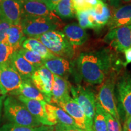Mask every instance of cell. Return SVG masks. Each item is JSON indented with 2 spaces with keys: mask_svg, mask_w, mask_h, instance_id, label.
Here are the masks:
<instances>
[{
  "mask_svg": "<svg viewBox=\"0 0 131 131\" xmlns=\"http://www.w3.org/2000/svg\"><path fill=\"white\" fill-rule=\"evenodd\" d=\"M115 61V55L107 47L82 52L73 65L75 78L89 84H101L112 71L118 70Z\"/></svg>",
  "mask_w": 131,
  "mask_h": 131,
  "instance_id": "1",
  "label": "cell"
},
{
  "mask_svg": "<svg viewBox=\"0 0 131 131\" xmlns=\"http://www.w3.org/2000/svg\"><path fill=\"white\" fill-rule=\"evenodd\" d=\"M3 107L4 117L9 123L26 127L42 126L18 99L13 96L6 98L3 102Z\"/></svg>",
  "mask_w": 131,
  "mask_h": 131,
  "instance_id": "2",
  "label": "cell"
},
{
  "mask_svg": "<svg viewBox=\"0 0 131 131\" xmlns=\"http://www.w3.org/2000/svg\"><path fill=\"white\" fill-rule=\"evenodd\" d=\"M55 56L72 59L74 57V47L61 31L52 30L36 38Z\"/></svg>",
  "mask_w": 131,
  "mask_h": 131,
  "instance_id": "3",
  "label": "cell"
},
{
  "mask_svg": "<svg viewBox=\"0 0 131 131\" xmlns=\"http://www.w3.org/2000/svg\"><path fill=\"white\" fill-rule=\"evenodd\" d=\"M24 35L29 38L40 37L45 33L56 30L60 23L56 15L53 16H23L21 21Z\"/></svg>",
  "mask_w": 131,
  "mask_h": 131,
  "instance_id": "4",
  "label": "cell"
},
{
  "mask_svg": "<svg viewBox=\"0 0 131 131\" xmlns=\"http://www.w3.org/2000/svg\"><path fill=\"white\" fill-rule=\"evenodd\" d=\"M116 71L114 70L101 83L98 91L96 100L104 111L116 119H119V116L115 97V88L117 83Z\"/></svg>",
  "mask_w": 131,
  "mask_h": 131,
  "instance_id": "5",
  "label": "cell"
},
{
  "mask_svg": "<svg viewBox=\"0 0 131 131\" xmlns=\"http://www.w3.org/2000/svg\"><path fill=\"white\" fill-rule=\"evenodd\" d=\"M70 92L72 95V98L83 109L92 128L96 101L94 93L90 89L79 84L76 86H70Z\"/></svg>",
  "mask_w": 131,
  "mask_h": 131,
  "instance_id": "6",
  "label": "cell"
},
{
  "mask_svg": "<svg viewBox=\"0 0 131 131\" xmlns=\"http://www.w3.org/2000/svg\"><path fill=\"white\" fill-rule=\"evenodd\" d=\"M23 80L11 63L0 65V93L3 95H14L21 88Z\"/></svg>",
  "mask_w": 131,
  "mask_h": 131,
  "instance_id": "7",
  "label": "cell"
},
{
  "mask_svg": "<svg viewBox=\"0 0 131 131\" xmlns=\"http://www.w3.org/2000/svg\"><path fill=\"white\" fill-rule=\"evenodd\" d=\"M104 41L117 52H124L131 47V27L130 24L110 30L105 35Z\"/></svg>",
  "mask_w": 131,
  "mask_h": 131,
  "instance_id": "8",
  "label": "cell"
},
{
  "mask_svg": "<svg viewBox=\"0 0 131 131\" xmlns=\"http://www.w3.org/2000/svg\"><path fill=\"white\" fill-rule=\"evenodd\" d=\"M55 104L63 109L74 120L78 127L86 131H92V126L83 109L70 95L57 101Z\"/></svg>",
  "mask_w": 131,
  "mask_h": 131,
  "instance_id": "9",
  "label": "cell"
},
{
  "mask_svg": "<svg viewBox=\"0 0 131 131\" xmlns=\"http://www.w3.org/2000/svg\"><path fill=\"white\" fill-rule=\"evenodd\" d=\"M31 81L45 96L46 101L50 103L53 83V74L44 66L37 68L31 77Z\"/></svg>",
  "mask_w": 131,
  "mask_h": 131,
  "instance_id": "10",
  "label": "cell"
},
{
  "mask_svg": "<svg viewBox=\"0 0 131 131\" xmlns=\"http://www.w3.org/2000/svg\"><path fill=\"white\" fill-rule=\"evenodd\" d=\"M22 18L21 0H6L0 3V19L15 25L20 24Z\"/></svg>",
  "mask_w": 131,
  "mask_h": 131,
  "instance_id": "11",
  "label": "cell"
},
{
  "mask_svg": "<svg viewBox=\"0 0 131 131\" xmlns=\"http://www.w3.org/2000/svg\"><path fill=\"white\" fill-rule=\"evenodd\" d=\"M42 104L47 119L52 126L60 124L66 126L78 127L74 120L61 108L46 101H42Z\"/></svg>",
  "mask_w": 131,
  "mask_h": 131,
  "instance_id": "12",
  "label": "cell"
},
{
  "mask_svg": "<svg viewBox=\"0 0 131 131\" xmlns=\"http://www.w3.org/2000/svg\"><path fill=\"white\" fill-rule=\"evenodd\" d=\"M118 99L126 115L131 117V77L124 73L116 83Z\"/></svg>",
  "mask_w": 131,
  "mask_h": 131,
  "instance_id": "13",
  "label": "cell"
},
{
  "mask_svg": "<svg viewBox=\"0 0 131 131\" xmlns=\"http://www.w3.org/2000/svg\"><path fill=\"white\" fill-rule=\"evenodd\" d=\"M44 66L53 75L68 79L69 76L74 73V66L69 60L57 57L55 58L46 60Z\"/></svg>",
  "mask_w": 131,
  "mask_h": 131,
  "instance_id": "14",
  "label": "cell"
},
{
  "mask_svg": "<svg viewBox=\"0 0 131 131\" xmlns=\"http://www.w3.org/2000/svg\"><path fill=\"white\" fill-rule=\"evenodd\" d=\"M89 12L94 29L97 31L107 24L111 16L110 9L103 1H100L96 6L89 10Z\"/></svg>",
  "mask_w": 131,
  "mask_h": 131,
  "instance_id": "15",
  "label": "cell"
},
{
  "mask_svg": "<svg viewBox=\"0 0 131 131\" xmlns=\"http://www.w3.org/2000/svg\"><path fill=\"white\" fill-rule=\"evenodd\" d=\"M22 4L23 16H53V12H51L46 6L39 0H21Z\"/></svg>",
  "mask_w": 131,
  "mask_h": 131,
  "instance_id": "16",
  "label": "cell"
},
{
  "mask_svg": "<svg viewBox=\"0 0 131 131\" xmlns=\"http://www.w3.org/2000/svg\"><path fill=\"white\" fill-rule=\"evenodd\" d=\"M130 23L131 3H129L115 9L107 25L109 30H112L121 26L129 25Z\"/></svg>",
  "mask_w": 131,
  "mask_h": 131,
  "instance_id": "17",
  "label": "cell"
},
{
  "mask_svg": "<svg viewBox=\"0 0 131 131\" xmlns=\"http://www.w3.org/2000/svg\"><path fill=\"white\" fill-rule=\"evenodd\" d=\"M17 96L18 99L26 106L32 116H34L42 125L52 126L47 119L42 101L29 99L21 95Z\"/></svg>",
  "mask_w": 131,
  "mask_h": 131,
  "instance_id": "18",
  "label": "cell"
},
{
  "mask_svg": "<svg viewBox=\"0 0 131 131\" xmlns=\"http://www.w3.org/2000/svg\"><path fill=\"white\" fill-rule=\"evenodd\" d=\"M63 32L73 47L84 45L88 39L86 31L75 23L66 25L63 28Z\"/></svg>",
  "mask_w": 131,
  "mask_h": 131,
  "instance_id": "19",
  "label": "cell"
},
{
  "mask_svg": "<svg viewBox=\"0 0 131 131\" xmlns=\"http://www.w3.org/2000/svg\"><path fill=\"white\" fill-rule=\"evenodd\" d=\"M10 63L23 80H30L32 74L37 69V68L26 61L18 51L13 53Z\"/></svg>",
  "mask_w": 131,
  "mask_h": 131,
  "instance_id": "20",
  "label": "cell"
},
{
  "mask_svg": "<svg viewBox=\"0 0 131 131\" xmlns=\"http://www.w3.org/2000/svg\"><path fill=\"white\" fill-rule=\"evenodd\" d=\"M70 86H70V83L66 79L58 75H53L52 98L50 104H55L57 101L69 96Z\"/></svg>",
  "mask_w": 131,
  "mask_h": 131,
  "instance_id": "21",
  "label": "cell"
},
{
  "mask_svg": "<svg viewBox=\"0 0 131 131\" xmlns=\"http://www.w3.org/2000/svg\"><path fill=\"white\" fill-rule=\"evenodd\" d=\"M22 47L40 56L45 61L57 57L41 42L34 38H28L24 41Z\"/></svg>",
  "mask_w": 131,
  "mask_h": 131,
  "instance_id": "22",
  "label": "cell"
},
{
  "mask_svg": "<svg viewBox=\"0 0 131 131\" xmlns=\"http://www.w3.org/2000/svg\"><path fill=\"white\" fill-rule=\"evenodd\" d=\"M26 39L21 24H15L10 26L7 32L6 42L12 47L15 51H18L22 47V44Z\"/></svg>",
  "mask_w": 131,
  "mask_h": 131,
  "instance_id": "23",
  "label": "cell"
},
{
  "mask_svg": "<svg viewBox=\"0 0 131 131\" xmlns=\"http://www.w3.org/2000/svg\"><path fill=\"white\" fill-rule=\"evenodd\" d=\"M14 95H21L29 99L46 101L45 96L34 86L31 80H23L21 88L16 92Z\"/></svg>",
  "mask_w": 131,
  "mask_h": 131,
  "instance_id": "24",
  "label": "cell"
},
{
  "mask_svg": "<svg viewBox=\"0 0 131 131\" xmlns=\"http://www.w3.org/2000/svg\"><path fill=\"white\" fill-rule=\"evenodd\" d=\"M92 131H107L106 111L103 109L97 100L96 101L95 112L93 118Z\"/></svg>",
  "mask_w": 131,
  "mask_h": 131,
  "instance_id": "25",
  "label": "cell"
},
{
  "mask_svg": "<svg viewBox=\"0 0 131 131\" xmlns=\"http://www.w3.org/2000/svg\"><path fill=\"white\" fill-rule=\"evenodd\" d=\"M75 11L72 0H61L54 10L55 14L63 19L73 18Z\"/></svg>",
  "mask_w": 131,
  "mask_h": 131,
  "instance_id": "26",
  "label": "cell"
},
{
  "mask_svg": "<svg viewBox=\"0 0 131 131\" xmlns=\"http://www.w3.org/2000/svg\"><path fill=\"white\" fill-rule=\"evenodd\" d=\"M52 126L42 125L39 127H26L7 123L0 127V131H50Z\"/></svg>",
  "mask_w": 131,
  "mask_h": 131,
  "instance_id": "27",
  "label": "cell"
},
{
  "mask_svg": "<svg viewBox=\"0 0 131 131\" xmlns=\"http://www.w3.org/2000/svg\"><path fill=\"white\" fill-rule=\"evenodd\" d=\"M18 51L26 61L35 68H38L43 66L45 60L37 54L23 47H21Z\"/></svg>",
  "mask_w": 131,
  "mask_h": 131,
  "instance_id": "28",
  "label": "cell"
},
{
  "mask_svg": "<svg viewBox=\"0 0 131 131\" xmlns=\"http://www.w3.org/2000/svg\"><path fill=\"white\" fill-rule=\"evenodd\" d=\"M75 12L88 11L92 9L102 0H72Z\"/></svg>",
  "mask_w": 131,
  "mask_h": 131,
  "instance_id": "29",
  "label": "cell"
},
{
  "mask_svg": "<svg viewBox=\"0 0 131 131\" xmlns=\"http://www.w3.org/2000/svg\"><path fill=\"white\" fill-rule=\"evenodd\" d=\"M15 52L14 48L10 45L5 42H0V65L9 62Z\"/></svg>",
  "mask_w": 131,
  "mask_h": 131,
  "instance_id": "30",
  "label": "cell"
},
{
  "mask_svg": "<svg viewBox=\"0 0 131 131\" xmlns=\"http://www.w3.org/2000/svg\"><path fill=\"white\" fill-rule=\"evenodd\" d=\"M75 15H76V17L78 19V25L81 28L84 29V30L86 29H94L89 10L76 12Z\"/></svg>",
  "mask_w": 131,
  "mask_h": 131,
  "instance_id": "31",
  "label": "cell"
},
{
  "mask_svg": "<svg viewBox=\"0 0 131 131\" xmlns=\"http://www.w3.org/2000/svg\"><path fill=\"white\" fill-rule=\"evenodd\" d=\"M107 131H122L119 119H116L111 114L106 112Z\"/></svg>",
  "mask_w": 131,
  "mask_h": 131,
  "instance_id": "32",
  "label": "cell"
},
{
  "mask_svg": "<svg viewBox=\"0 0 131 131\" xmlns=\"http://www.w3.org/2000/svg\"><path fill=\"white\" fill-rule=\"evenodd\" d=\"M11 24L0 19V42H6L7 32Z\"/></svg>",
  "mask_w": 131,
  "mask_h": 131,
  "instance_id": "33",
  "label": "cell"
},
{
  "mask_svg": "<svg viewBox=\"0 0 131 131\" xmlns=\"http://www.w3.org/2000/svg\"><path fill=\"white\" fill-rule=\"evenodd\" d=\"M55 126L53 131H86L78 127L66 126L61 125L60 124H57Z\"/></svg>",
  "mask_w": 131,
  "mask_h": 131,
  "instance_id": "34",
  "label": "cell"
},
{
  "mask_svg": "<svg viewBox=\"0 0 131 131\" xmlns=\"http://www.w3.org/2000/svg\"><path fill=\"white\" fill-rule=\"evenodd\" d=\"M39 1L43 3L51 12H53L57 5L61 0H39Z\"/></svg>",
  "mask_w": 131,
  "mask_h": 131,
  "instance_id": "35",
  "label": "cell"
},
{
  "mask_svg": "<svg viewBox=\"0 0 131 131\" xmlns=\"http://www.w3.org/2000/svg\"><path fill=\"white\" fill-rule=\"evenodd\" d=\"M124 53L125 55L126 61L124 63H123V66L126 67L129 63H131V47L124 50Z\"/></svg>",
  "mask_w": 131,
  "mask_h": 131,
  "instance_id": "36",
  "label": "cell"
},
{
  "mask_svg": "<svg viewBox=\"0 0 131 131\" xmlns=\"http://www.w3.org/2000/svg\"><path fill=\"white\" fill-rule=\"evenodd\" d=\"M126 131H131V117L126 115L124 126Z\"/></svg>",
  "mask_w": 131,
  "mask_h": 131,
  "instance_id": "37",
  "label": "cell"
},
{
  "mask_svg": "<svg viewBox=\"0 0 131 131\" xmlns=\"http://www.w3.org/2000/svg\"><path fill=\"white\" fill-rule=\"evenodd\" d=\"M108 1H109V4L115 9H117V8L119 7L121 0H108Z\"/></svg>",
  "mask_w": 131,
  "mask_h": 131,
  "instance_id": "38",
  "label": "cell"
},
{
  "mask_svg": "<svg viewBox=\"0 0 131 131\" xmlns=\"http://www.w3.org/2000/svg\"><path fill=\"white\" fill-rule=\"evenodd\" d=\"M4 95L1 96L0 95V120H1V112H2L3 109V100H4Z\"/></svg>",
  "mask_w": 131,
  "mask_h": 131,
  "instance_id": "39",
  "label": "cell"
},
{
  "mask_svg": "<svg viewBox=\"0 0 131 131\" xmlns=\"http://www.w3.org/2000/svg\"><path fill=\"white\" fill-rule=\"evenodd\" d=\"M124 2H130L131 1V0H123Z\"/></svg>",
  "mask_w": 131,
  "mask_h": 131,
  "instance_id": "40",
  "label": "cell"
},
{
  "mask_svg": "<svg viewBox=\"0 0 131 131\" xmlns=\"http://www.w3.org/2000/svg\"><path fill=\"white\" fill-rule=\"evenodd\" d=\"M122 131H126V129L123 127V129H122Z\"/></svg>",
  "mask_w": 131,
  "mask_h": 131,
  "instance_id": "41",
  "label": "cell"
},
{
  "mask_svg": "<svg viewBox=\"0 0 131 131\" xmlns=\"http://www.w3.org/2000/svg\"><path fill=\"white\" fill-rule=\"evenodd\" d=\"M4 1H6V0H0V3H1L2 2H3Z\"/></svg>",
  "mask_w": 131,
  "mask_h": 131,
  "instance_id": "42",
  "label": "cell"
},
{
  "mask_svg": "<svg viewBox=\"0 0 131 131\" xmlns=\"http://www.w3.org/2000/svg\"><path fill=\"white\" fill-rule=\"evenodd\" d=\"M102 1H103V2H104V3H106V1H107V0H102Z\"/></svg>",
  "mask_w": 131,
  "mask_h": 131,
  "instance_id": "43",
  "label": "cell"
},
{
  "mask_svg": "<svg viewBox=\"0 0 131 131\" xmlns=\"http://www.w3.org/2000/svg\"><path fill=\"white\" fill-rule=\"evenodd\" d=\"M50 131H53V129H52L51 130H50Z\"/></svg>",
  "mask_w": 131,
  "mask_h": 131,
  "instance_id": "44",
  "label": "cell"
},
{
  "mask_svg": "<svg viewBox=\"0 0 131 131\" xmlns=\"http://www.w3.org/2000/svg\"><path fill=\"white\" fill-rule=\"evenodd\" d=\"M130 27H131V23H130Z\"/></svg>",
  "mask_w": 131,
  "mask_h": 131,
  "instance_id": "45",
  "label": "cell"
}]
</instances>
